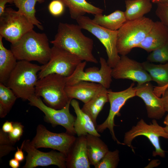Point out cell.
<instances>
[{
    "label": "cell",
    "mask_w": 168,
    "mask_h": 168,
    "mask_svg": "<svg viewBox=\"0 0 168 168\" xmlns=\"http://www.w3.org/2000/svg\"><path fill=\"white\" fill-rule=\"evenodd\" d=\"M111 74L115 79H129L139 85L152 81L142 63L131 59L127 55H121L116 65L112 68Z\"/></svg>",
    "instance_id": "cell-15"
},
{
    "label": "cell",
    "mask_w": 168,
    "mask_h": 168,
    "mask_svg": "<svg viewBox=\"0 0 168 168\" xmlns=\"http://www.w3.org/2000/svg\"><path fill=\"white\" fill-rule=\"evenodd\" d=\"M151 1L154 3L157 4L159 3H164L168 2V0H150Z\"/></svg>",
    "instance_id": "cell-43"
},
{
    "label": "cell",
    "mask_w": 168,
    "mask_h": 168,
    "mask_svg": "<svg viewBox=\"0 0 168 168\" xmlns=\"http://www.w3.org/2000/svg\"><path fill=\"white\" fill-rule=\"evenodd\" d=\"M163 128L165 131L168 134V125H166Z\"/></svg>",
    "instance_id": "cell-45"
},
{
    "label": "cell",
    "mask_w": 168,
    "mask_h": 168,
    "mask_svg": "<svg viewBox=\"0 0 168 168\" xmlns=\"http://www.w3.org/2000/svg\"><path fill=\"white\" fill-rule=\"evenodd\" d=\"M155 11L160 21L168 29V2L157 4Z\"/></svg>",
    "instance_id": "cell-33"
},
{
    "label": "cell",
    "mask_w": 168,
    "mask_h": 168,
    "mask_svg": "<svg viewBox=\"0 0 168 168\" xmlns=\"http://www.w3.org/2000/svg\"><path fill=\"white\" fill-rule=\"evenodd\" d=\"M11 50L17 60L36 61L43 65L49 60L51 48L44 33L33 30L25 34L17 42L11 44Z\"/></svg>",
    "instance_id": "cell-2"
},
{
    "label": "cell",
    "mask_w": 168,
    "mask_h": 168,
    "mask_svg": "<svg viewBox=\"0 0 168 168\" xmlns=\"http://www.w3.org/2000/svg\"><path fill=\"white\" fill-rule=\"evenodd\" d=\"M28 100L29 105L36 107L44 114V119L45 122L51 124L54 127L58 125L62 126L65 128L66 132L74 135L76 134L74 124L76 117L71 114L69 111L71 100L60 109H56L48 106L43 103L40 97L35 94Z\"/></svg>",
    "instance_id": "cell-12"
},
{
    "label": "cell",
    "mask_w": 168,
    "mask_h": 168,
    "mask_svg": "<svg viewBox=\"0 0 168 168\" xmlns=\"http://www.w3.org/2000/svg\"><path fill=\"white\" fill-rule=\"evenodd\" d=\"M76 138L66 132L56 133L48 130L42 124L36 128L35 136L30 141L33 146L40 148H50L58 150L67 156L68 152Z\"/></svg>",
    "instance_id": "cell-11"
},
{
    "label": "cell",
    "mask_w": 168,
    "mask_h": 168,
    "mask_svg": "<svg viewBox=\"0 0 168 168\" xmlns=\"http://www.w3.org/2000/svg\"><path fill=\"white\" fill-rule=\"evenodd\" d=\"M103 87L100 84L82 81L71 86H66L65 90L69 99H77L85 104Z\"/></svg>",
    "instance_id": "cell-19"
},
{
    "label": "cell",
    "mask_w": 168,
    "mask_h": 168,
    "mask_svg": "<svg viewBox=\"0 0 168 168\" xmlns=\"http://www.w3.org/2000/svg\"><path fill=\"white\" fill-rule=\"evenodd\" d=\"M119 161V151L118 149L109 151L100 161L95 166V168H116Z\"/></svg>",
    "instance_id": "cell-30"
},
{
    "label": "cell",
    "mask_w": 168,
    "mask_h": 168,
    "mask_svg": "<svg viewBox=\"0 0 168 168\" xmlns=\"http://www.w3.org/2000/svg\"><path fill=\"white\" fill-rule=\"evenodd\" d=\"M168 41V29L160 21H154L151 29L137 48L151 52Z\"/></svg>",
    "instance_id": "cell-18"
},
{
    "label": "cell",
    "mask_w": 168,
    "mask_h": 168,
    "mask_svg": "<svg viewBox=\"0 0 168 168\" xmlns=\"http://www.w3.org/2000/svg\"><path fill=\"white\" fill-rule=\"evenodd\" d=\"M150 62L164 63L168 62V41L164 45L151 52L147 58Z\"/></svg>",
    "instance_id": "cell-31"
},
{
    "label": "cell",
    "mask_w": 168,
    "mask_h": 168,
    "mask_svg": "<svg viewBox=\"0 0 168 168\" xmlns=\"http://www.w3.org/2000/svg\"><path fill=\"white\" fill-rule=\"evenodd\" d=\"M92 20L96 24L112 30H118L127 21L124 12L119 10L108 15L102 14L95 15Z\"/></svg>",
    "instance_id": "cell-26"
},
{
    "label": "cell",
    "mask_w": 168,
    "mask_h": 168,
    "mask_svg": "<svg viewBox=\"0 0 168 168\" xmlns=\"http://www.w3.org/2000/svg\"><path fill=\"white\" fill-rule=\"evenodd\" d=\"M70 104L77 116L74 128L78 137L89 134L100 137V135L96 129V126L90 117L80 108L79 102L73 99L71 100Z\"/></svg>",
    "instance_id": "cell-20"
},
{
    "label": "cell",
    "mask_w": 168,
    "mask_h": 168,
    "mask_svg": "<svg viewBox=\"0 0 168 168\" xmlns=\"http://www.w3.org/2000/svg\"><path fill=\"white\" fill-rule=\"evenodd\" d=\"M82 29L87 30L96 36L105 47L108 56L107 62L112 68L120 59L117 49V30L105 28L95 23L89 17L84 16L76 20Z\"/></svg>",
    "instance_id": "cell-7"
},
{
    "label": "cell",
    "mask_w": 168,
    "mask_h": 168,
    "mask_svg": "<svg viewBox=\"0 0 168 168\" xmlns=\"http://www.w3.org/2000/svg\"><path fill=\"white\" fill-rule=\"evenodd\" d=\"M10 140L8 133L0 130V158L8 154L15 150L14 145Z\"/></svg>",
    "instance_id": "cell-32"
},
{
    "label": "cell",
    "mask_w": 168,
    "mask_h": 168,
    "mask_svg": "<svg viewBox=\"0 0 168 168\" xmlns=\"http://www.w3.org/2000/svg\"><path fill=\"white\" fill-rule=\"evenodd\" d=\"M140 136L147 137L154 147L155 150L152 152L153 156H158L162 158L165 157V151L161 148L159 138L162 137L168 139V134L164 128L158 124L156 119H153L152 123L148 124L143 119H141L135 125L125 133L123 142L124 145L130 147L134 152V148L132 145V141L136 137Z\"/></svg>",
    "instance_id": "cell-6"
},
{
    "label": "cell",
    "mask_w": 168,
    "mask_h": 168,
    "mask_svg": "<svg viewBox=\"0 0 168 168\" xmlns=\"http://www.w3.org/2000/svg\"><path fill=\"white\" fill-rule=\"evenodd\" d=\"M21 145L23 150L27 153L23 168H34L50 165H55L60 168H67L66 156L63 153L54 151L49 152L40 151L32 146L29 139L24 140Z\"/></svg>",
    "instance_id": "cell-14"
},
{
    "label": "cell",
    "mask_w": 168,
    "mask_h": 168,
    "mask_svg": "<svg viewBox=\"0 0 168 168\" xmlns=\"http://www.w3.org/2000/svg\"><path fill=\"white\" fill-rule=\"evenodd\" d=\"M154 21L143 16L126 21L118 30L117 49L118 54L127 55L143 40L151 29Z\"/></svg>",
    "instance_id": "cell-4"
},
{
    "label": "cell",
    "mask_w": 168,
    "mask_h": 168,
    "mask_svg": "<svg viewBox=\"0 0 168 168\" xmlns=\"http://www.w3.org/2000/svg\"><path fill=\"white\" fill-rule=\"evenodd\" d=\"M68 8L70 17L76 20L86 13L96 15L102 14L104 10L88 2L86 0H60Z\"/></svg>",
    "instance_id": "cell-22"
},
{
    "label": "cell",
    "mask_w": 168,
    "mask_h": 168,
    "mask_svg": "<svg viewBox=\"0 0 168 168\" xmlns=\"http://www.w3.org/2000/svg\"><path fill=\"white\" fill-rule=\"evenodd\" d=\"M108 102V90L103 87L90 101L84 104L81 109L90 117L96 126L97 117Z\"/></svg>",
    "instance_id": "cell-24"
},
{
    "label": "cell",
    "mask_w": 168,
    "mask_h": 168,
    "mask_svg": "<svg viewBox=\"0 0 168 168\" xmlns=\"http://www.w3.org/2000/svg\"><path fill=\"white\" fill-rule=\"evenodd\" d=\"M66 86L65 77L51 74L38 79L35 87V95L42 97L48 106L60 109L71 100L66 92Z\"/></svg>",
    "instance_id": "cell-5"
},
{
    "label": "cell",
    "mask_w": 168,
    "mask_h": 168,
    "mask_svg": "<svg viewBox=\"0 0 168 168\" xmlns=\"http://www.w3.org/2000/svg\"><path fill=\"white\" fill-rule=\"evenodd\" d=\"M134 83H132L130 86L124 90L114 92L108 90L109 102L110 108L108 115L102 124L97 125L96 129L99 133H102L106 128L109 129L113 140L118 144L124 145L116 138L114 131L115 126L114 123L115 116L119 114V111L129 99L136 96V88L134 87Z\"/></svg>",
    "instance_id": "cell-13"
},
{
    "label": "cell",
    "mask_w": 168,
    "mask_h": 168,
    "mask_svg": "<svg viewBox=\"0 0 168 168\" xmlns=\"http://www.w3.org/2000/svg\"><path fill=\"white\" fill-rule=\"evenodd\" d=\"M99 137L89 134L86 135L88 159L91 165L94 166L109 151L107 146Z\"/></svg>",
    "instance_id": "cell-21"
},
{
    "label": "cell",
    "mask_w": 168,
    "mask_h": 168,
    "mask_svg": "<svg viewBox=\"0 0 168 168\" xmlns=\"http://www.w3.org/2000/svg\"><path fill=\"white\" fill-rule=\"evenodd\" d=\"M13 3V0H0V16H1L4 12L6 4Z\"/></svg>",
    "instance_id": "cell-39"
},
{
    "label": "cell",
    "mask_w": 168,
    "mask_h": 168,
    "mask_svg": "<svg viewBox=\"0 0 168 168\" xmlns=\"http://www.w3.org/2000/svg\"><path fill=\"white\" fill-rule=\"evenodd\" d=\"M19 13L24 15L34 26L41 30H44L41 23L35 16V5L37 3H42L44 0H13Z\"/></svg>",
    "instance_id": "cell-28"
},
{
    "label": "cell",
    "mask_w": 168,
    "mask_h": 168,
    "mask_svg": "<svg viewBox=\"0 0 168 168\" xmlns=\"http://www.w3.org/2000/svg\"><path fill=\"white\" fill-rule=\"evenodd\" d=\"M17 151L15 153L14 155V158L19 161L21 162L25 159L24 154L22 150V145H21V148H19L18 147H17Z\"/></svg>",
    "instance_id": "cell-37"
},
{
    "label": "cell",
    "mask_w": 168,
    "mask_h": 168,
    "mask_svg": "<svg viewBox=\"0 0 168 168\" xmlns=\"http://www.w3.org/2000/svg\"><path fill=\"white\" fill-rule=\"evenodd\" d=\"M136 96L142 99L144 102L149 118L160 119L166 112L161 98L158 97L154 92V87L150 82L136 86Z\"/></svg>",
    "instance_id": "cell-16"
},
{
    "label": "cell",
    "mask_w": 168,
    "mask_h": 168,
    "mask_svg": "<svg viewBox=\"0 0 168 168\" xmlns=\"http://www.w3.org/2000/svg\"><path fill=\"white\" fill-rule=\"evenodd\" d=\"M34 26L24 15L10 7L6 8L0 16V35L13 44Z\"/></svg>",
    "instance_id": "cell-9"
},
{
    "label": "cell",
    "mask_w": 168,
    "mask_h": 168,
    "mask_svg": "<svg viewBox=\"0 0 168 168\" xmlns=\"http://www.w3.org/2000/svg\"><path fill=\"white\" fill-rule=\"evenodd\" d=\"M82 29L78 24L60 22L54 39L50 42L76 55L82 61L97 63L92 53L93 41L85 35Z\"/></svg>",
    "instance_id": "cell-1"
},
{
    "label": "cell",
    "mask_w": 168,
    "mask_h": 168,
    "mask_svg": "<svg viewBox=\"0 0 168 168\" xmlns=\"http://www.w3.org/2000/svg\"><path fill=\"white\" fill-rule=\"evenodd\" d=\"M17 97L5 85L0 83V117L4 118L14 105Z\"/></svg>",
    "instance_id": "cell-29"
},
{
    "label": "cell",
    "mask_w": 168,
    "mask_h": 168,
    "mask_svg": "<svg viewBox=\"0 0 168 168\" xmlns=\"http://www.w3.org/2000/svg\"><path fill=\"white\" fill-rule=\"evenodd\" d=\"M65 6L60 0H53L49 3L48 8L50 13L54 16L61 15L64 11Z\"/></svg>",
    "instance_id": "cell-35"
},
{
    "label": "cell",
    "mask_w": 168,
    "mask_h": 168,
    "mask_svg": "<svg viewBox=\"0 0 168 168\" xmlns=\"http://www.w3.org/2000/svg\"><path fill=\"white\" fill-rule=\"evenodd\" d=\"M124 12L127 21L144 16L151 10L152 5L150 0H125Z\"/></svg>",
    "instance_id": "cell-25"
},
{
    "label": "cell",
    "mask_w": 168,
    "mask_h": 168,
    "mask_svg": "<svg viewBox=\"0 0 168 168\" xmlns=\"http://www.w3.org/2000/svg\"><path fill=\"white\" fill-rule=\"evenodd\" d=\"M160 161L158 160H154L151 161L148 165L146 166V168H152L158 166L160 164Z\"/></svg>",
    "instance_id": "cell-42"
},
{
    "label": "cell",
    "mask_w": 168,
    "mask_h": 168,
    "mask_svg": "<svg viewBox=\"0 0 168 168\" xmlns=\"http://www.w3.org/2000/svg\"><path fill=\"white\" fill-rule=\"evenodd\" d=\"M82 61L76 55L53 46L50 58L46 64L42 65L41 69L38 73V79L53 73L65 77H69Z\"/></svg>",
    "instance_id": "cell-8"
},
{
    "label": "cell",
    "mask_w": 168,
    "mask_h": 168,
    "mask_svg": "<svg viewBox=\"0 0 168 168\" xmlns=\"http://www.w3.org/2000/svg\"><path fill=\"white\" fill-rule=\"evenodd\" d=\"M13 127V122L7 121L3 124L2 130L3 132L8 133L12 130Z\"/></svg>",
    "instance_id": "cell-36"
},
{
    "label": "cell",
    "mask_w": 168,
    "mask_h": 168,
    "mask_svg": "<svg viewBox=\"0 0 168 168\" xmlns=\"http://www.w3.org/2000/svg\"><path fill=\"white\" fill-rule=\"evenodd\" d=\"M87 151L86 135L76 138L66 157L68 168H90Z\"/></svg>",
    "instance_id": "cell-17"
},
{
    "label": "cell",
    "mask_w": 168,
    "mask_h": 168,
    "mask_svg": "<svg viewBox=\"0 0 168 168\" xmlns=\"http://www.w3.org/2000/svg\"><path fill=\"white\" fill-rule=\"evenodd\" d=\"M20 162L18 160L14 158L9 160V164L12 168H18L20 166Z\"/></svg>",
    "instance_id": "cell-41"
},
{
    "label": "cell",
    "mask_w": 168,
    "mask_h": 168,
    "mask_svg": "<svg viewBox=\"0 0 168 168\" xmlns=\"http://www.w3.org/2000/svg\"><path fill=\"white\" fill-rule=\"evenodd\" d=\"M163 123L166 125H168V114L166 117Z\"/></svg>",
    "instance_id": "cell-44"
},
{
    "label": "cell",
    "mask_w": 168,
    "mask_h": 168,
    "mask_svg": "<svg viewBox=\"0 0 168 168\" xmlns=\"http://www.w3.org/2000/svg\"><path fill=\"white\" fill-rule=\"evenodd\" d=\"M2 38L0 35V83L6 85L17 62L11 49L4 46Z\"/></svg>",
    "instance_id": "cell-23"
},
{
    "label": "cell",
    "mask_w": 168,
    "mask_h": 168,
    "mask_svg": "<svg viewBox=\"0 0 168 168\" xmlns=\"http://www.w3.org/2000/svg\"><path fill=\"white\" fill-rule=\"evenodd\" d=\"M86 62L80 63L73 73L69 76L65 77L66 86H71L81 81H85L99 83L108 89L112 82V68L103 57L100 58V67L90 68L85 71L84 69Z\"/></svg>",
    "instance_id": "cell-10"
},
{
    "label": "cell",
    "mask_w": 168,
    "mask_h": 168,
    "mask_svg": "<svg viewBox=\"0 0 168 168\" xmlns=\"http://www.w3.org/2000/svg\"><path fill=\"white\" fill-rule=\"evenodd\" d=\"M142 64L158 86L163 87L168 84V62L156 64L147 61Z\"/></svg>",
    "instance_id": "cell-27"
},
{
    "label": "cell",
    "mask_w": 168,
    "mask_h": 168,
    "mask_svg": "<svg viewBox=\"0 0 168 168\" xmlns=\"http://www.w3.org/2000/svg\"><path fill=\"white\" fill-rule=\"evenodd\" d=\"M162 96L165 110L168 112V86L165 89Z\"/></svg>",
    "instance_id": "cell-38"
},
{
    "label": "cell",
    "mask_w": 168,
    "mask_h": 168,
    "mask_svg": "<svg viewBox=\"0 0 168 168\" xmlns=\"http://www.w3.org/2000/svg\"><path fill=\"white\" fill-rule=\"evenodd\" d=\"M168 86V84L163 87L155 86L154 87V92L158 97H160L162 95L164 90Z\"/></svg>",
    "instance_id": "cell-40"
},
{
    "label": "cell",
    "mask_w": 168,
    "mask_h": 168,
    "mask_svg": "<svg viewBox=\"0 0 168 168\" xmlns=\"http://www.w3.org/2000/svg\"><path fill=\"white\" fill-rule=\"evenodd\" d=\"M41 68L42 65L19 60L5 85L13 91L17 98L28 100L35 94L38 73Z\"/></svg>",
    "instance_id": "cell-3"
},
{
    "label": "cell",
    "mask_w": 168,
    "mask_h": 168,
    "mask_svg": "<svg viewBox=\"0 0 168 168\" xmlns=\"http://www.w3.org/2000/svg\"><path fill=\"white\" fill-rule=\"evenodd\" d=\"M24 126L21 123L13 122V127L12 130L8 133L9 138L11 142L14 144L19 141L22 137L23 132Z\"/></svg>",
    "instance_id": "cell-34"
}]
</instances>
